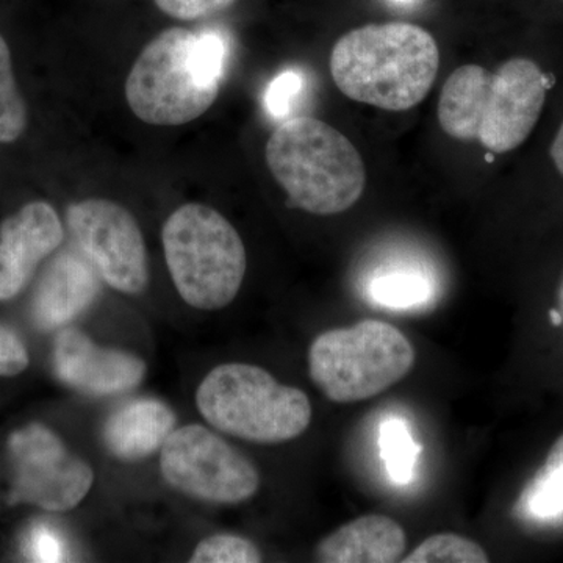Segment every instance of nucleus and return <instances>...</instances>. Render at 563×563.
<instances>
[{"mask_svg":"<svg viewBox=\"0 0 563 563\" xmlns=\"http://www.w3.org/2000/svg\"><path fill=\"white\" fill-rule=\"evenodd\" d=\"M548 90L547 74L529 58H510L495 73L463 65L444 81L440 128L451 139L476 141L492 154H507L536 129Z\"/></svg>","mask_w":563,"mask_h":563,"instance_id":"nucleus-1","label":"nucleus"},{"mask_svg":"<svg viewBox=\"0 0 563 563\" xmlns=\"http://www.w3.org/2000/svg\"><path fill=\"white\" fill-rule=\"evenodd\" d=\"M439 66L431 33L401 21L344 33L329 62L333 84L346 98L388 111L410 110L424 101Z\"/></svg>","mask_w":563,"mask_h":563,"instance_id":"nucleus-2","label":"nucleus"},{"mask_svg":"<svg viewBox=\"0 0 563 563\" xmlns=\"http://www.w3.org/2000/svg\"><path fill=\"white\" fill-rule=\"evenodd\" d=\"M265 158L291 206L307 213H343L365 191L361 152L342 132L317 118L282 121L266 143Z\"/></svg>","mask_w":563,"mask_h":563,"instance_id":"nucleus-3","label":"nucleus"},{"mask_svg":"<svg viewBox=\"0 0 563 563\" xmlns=\"http://www.w3.org/2000/svg\"><path fill=\"white\" fill-rule=\"evenodd\" d=\"M162 242L174 285L188 306L211 312L236 298L246 276V247L220 211L185 203L166 220Z\"/></svg>","mask_w":563,"mask_h":563,"instance_id":"nucleus-4","label":"nucleus"},{"mask_svg":"<svg viewBox=\"0 0 563 563\" xmlns=\"http://www.w3.org/2000/svg\"><path fill=\"white\" fill-rule=\"evenodd\" d=\"M196 404L218 431L258 444L298 439L309 429L313 415L306 393L246 363L211 369L196 391Z\"/></svg>","mask_w":563,"mask_h":563,"instance_id":"nucleus-5","label":"nucleus"},{"mask_svg":"<svg viewBox=\"0 0 563 563\" xmlns=\"http://www.w3.org/2000/svg\"><path fill=\"white\" fill-rule=\"evenodd\" d=\"M413 365L410 340L395 325L379 320L322 332L309 350L313 384L336 404L374 398L401 383Z\"/></svg>","mask_w":563,"mask_h":563,"instance_id":"nucleus-6","label":"nucleus"},{"mask_svg":"<svg viewBox=\"0 0 563 563\" xmlns=\"http://www.w3.org/2000/svg\"><path fill=\"white\" fill-rule=\"evenodd\" d=\"M192 33L168 29L133 63L125 80V99L133 114L146 124H188L217 101L221 85L206 79L192 60Z\"/></svg>","mask_w":563,"mask_h":563,"instance_id":"nucleus-7","label":"nucleus"},{"mask_svg":"<svg viewBox=\"0 0 563 563\" xmlns=\"http://www.w3.org/2000/svg\"><path fill=\"white\" fill-rule=\"evenodd\" d=\"M166 483L201 501L240 504L261 488L257 468L220 435L199 424L174 429L162 446Z\"/></svg>","mask_w":563,"mask_h":563,"instance_id":"nucleus-8","label":"nucleus"},{"mask_svg":"<svg viewBox=\"0 0 563 563\" xmlns=\"http://www.w3.org/2000/svg\"><path fill=\"white\" fill-rule=\"evenodd\" d=\"M9 451L13 503L66 512L84 501L95 483L91 466L70 453L60 437L44 426L31 424L14 432Z\"/></svg>","mask_w":563,"mask_h":563,"instance_id":"nucleus-9","label":"nucleus"},{"mask_svg":"<svg viewBox=\"0 0 563 563\" xmlns=\"http://www.w3.org/2000/svg\"><path fill=\"white\" fill-rule=\"evenodd\" d=\"M66 218L80 251L110 287L132 296L146 290V243L131 211L107 199H87L69 206Z\"/></svg>","mask_w":563,"mask_h":563,"instance_id":"nucleus-10","label":"nucleus"},{"mask_svg":"<svg viewBox=\"0 0 563 563\" xmlns=\"http://www.w3.org/2000/svg\"><path fill=\"white\" fill-rule=\"evenodd\" d=\"M54 369L63 384L85 395L113 396L139 387L146 363L129 352L99 346L76 329H66L55 340Z\"/></svg>","mask_w":563,"mask_h":563,"instance_id":"nucleus-11","label":"nucleus"},{"mask_svg":"<svg viewBox=\"0 0 563 563\" xmlns=\"http://www.w3.org/2000/svg\"><path fill=\"white\" fill-rule=\"evenodd\" d=\"M63 236L60 217L43 201L27 203L0 224V301L20 295Z\"/></svg>","mask_w":563,"mask_h":563,"instance_id":"nucleus-12","label":"nucleus"},{"mask_svg":"<svg viewBox=\"0 0 563 563\" xmlns=\"http://www.w3.org/2000/svg\"><path fill=\"white\" fill-rule=\"evenodd\" d=\"M101 290L98 272L87 257L66 251L47 266L33 296V320L55 331L84 313Z\"/></svg>","mask_w":563,"mask_h":563,"instance_id":"nucleus-13","label":"nucleus"},{"mask_svg":"<svg viewBox=\"0 0 563 563\" xmlns=\"http://www.w3.org/2000/svg\"><path fill=\"white\" fill-rule=\"evenodd\" d=\"M407 548L402 526L390 517L373 514L357 518L321 540L317 561L325 563H393Z\"/></svg>","mask_w":563,"mask_h":563,"instance_id":"nucleus-14","label":"nucleus"},{"mask_svg":"<svg viewBox=\"0 0 563 563\" xmlns=\"http://www.w3.org/2000/svg\"><path fill=\"white\" fill-rule=\"evenodd\" d=\"M174 426L176 413L165 402L133 399L111 413L103 426V442L114 457L141 461L163 446Z\"/></svg>","mask_w":563,"mask_h":563,"instance_id":"nucleus-15","label":"nucleus"},{"mask_svg":"<svg viewBox=\"0 0 563 563\" xmlns=\"http://www.w3.org/2000/svg\"><path fill=\"white\" fill-rule=\"evenodd\" d=\"M523 509L539 520L563 515V433L548 453L547 462L523 493Z\"/></svg>","mask_w":563,"mask_h":563,"instance_id":"nucleus-16","label":"nucleus"},{"mask_svg":"<svg viewBox=\"0 0 563 563\" xmlns=\"http://www.w3.org/2000/svg\"><path fill=\"white\" fill-rule=\"evenodd\" d=\"M25 125L27 109L14 79L9 44L0 35V143L20 139Z\"/></svg>","mask_w":563,"mask_h":563,"instance_id":"nucleus-17","label":"nucleus"},{"mask_svg":"<svg viewBox=\"0 0 563 563\" xmlns=\"http://www.w3.org/2000/svg\"><path fill=\"white\" fill-rule=\"evenodd\" d=\"M404 563H487L488 555L481 544L457 536L435 533L402 559Z\"/></svg>","mask_w":563,"mask_h":563,"instance_id":"nucleus-18","label":"nucleus"},{"mask_svg":"<svg viewBox=\"0 0 563 563\" xmlns=\"http://www.w3.org/2000/svg\"><path fill=\"white\" fill-rule=\"evenodd\" d=\"M420 450L402 421L393 418L384 422L380 429V453L395 483L407 484L412 479V470Z\"/></svg>","mask_w":563,"mask_h":563,"instance_id":"nucleus-19","label":"nucleus"},{"mask_svg":"<svg viewBox=\"0 0 563 563\" xmlns=\"http://www.w3.org/2000/svg\"><path fill=\"white\" fill-rule=\"evenodd\" d=\"M191 54L203 77L221 85L231 58V41L225 33L213 29L192 33Z\"/></svg>","mask_w":563,"mask_h":563,"instance_id":"nucleus-20","label":"nucleus"},{"mask_svg":"<svg viewBox=\"0 0 563 563\" xmlns=\"http://www.w3.org/2000/svg\"><path fill=\"white\" fill-rule=\"evenodd\" d=\"M262 553L251 540L232 533H217L207 537L196 547L192 563H257Z\"/></svg>","mask_w":563,"mask_h":563,"instance_id":"nucleus-21","label":"nucleus"},{"mask_svg":"<svg viewBox=\"0 0 563 563\" xmlns=\"http://www.w3.org/2000/svg\"><path fill=\"white\" fill-rule=\"evenodd\" d=\"M372 295L383 306L410 307L428 299L429 285L417 274L393 273L373 282Z\"/></svg>","mask_w":563,"mask_h":563,"instance_id":"nucleus-22","label":"nucleus"},{"mask_svg":"<svg viewBox=\"0 0 563 563\" xmlns=\"http://www.w3.org/2000/svg\"><path fill=\"white\" fill-rule=\"evenodd\" d=\"M306 88V77L299 69H285L277 74L263 95L266 113L276 121H285L298 106Z\"/></svg>","mask_w":563,"mask_h":563,"instance_id":"nucleus-23","label":"nucleus"},{"mask_svg":"<svg viewBox=\"0 0 563 563\" xmlns=\"http://www.w3.org/2000/svg\"><path fill=\"white\" fill-rule=\"evenodd\" d=\"M25 550L35 562H63L68 558V544L62 533L46 523L33 526Z\"/></svg>","mask_w":563,"mask_h":563,"instance_id":"nucleus-24","label":"nucleus"},{"mask_svg":"<svg viewBox=\"0 0 563 563\" xmlns=\"http://www.w3.org/2000/svg\"><path fill=\"white\" fill-rule=\"evenodd\" d=\"M157 9L174 20L196 21L231 9L239 0H154Z\"/></svg>","mask_w":563,"mask_h":563,"instance_id":"nucleus-25","label":"nucleus"},{"mask_svg":"<svg viewBox=\"0 0 563 563\" xmlns=\"http://www.w3.org/2000/svg\"><path fill=\"white\" fill-rule=\"evenodd\" d=\"M29 366V352L20 336L0 324V376L11 377Z\"/></svg>","mask_w":563,"mask_h":563,"instance_id":"nucleus-26","label":"nucleus"},{"mask_svg":"<svg viewBox=\"0 0 563 563\" xmlns=\"http://www.w3.org/2000/svg\"><path fill=\"white\" fill-rule=\"evenodd\" d=\"M551 158H553L555 169L563 177V122L555 133L553 144H551Z\"/></svg>","mask_w":563,"mask_h":563,"instance_id":"nucleus-27","label":"nucleus"},{"mask_svg":"<svg viewBox=\"0 0 563 563\" xmlns=\"http://www.w3.org/2000/svg\"><path fill=\"white\" fill-rule=\"evenodd\" d=\"M550 317H551V322H553L554 325L562 324V322H563L562 314H561V312H559V310H551Z\"/></svg>","mask_w":563,"mask_h":563,"instance_id":"nucleus-28","label":"nucleus"},{"mask_svg":"<svg viewBox=\"0 0 563 563\" xmlns=\"http://www.w3.org/2000/svg\"><path fill=\"white\" fill-rule=\"evenodd\" d=\"M558 301H559V312H561L562 320H563V276H562L561 285H559Z\"/></svg>","mask_w":563,"mask_h":563,"instance_id":"nucleus-29","label":"nucleus"},{"mask_svg":"<svg viewBox=\"0 0 563 563\" xmlns=\"http://www.w3.org/2000/svg\"><path fill=\"white\" fill-rule=\"evenodd\" d=\"M398 2H407V0H398Z\"/></svg>","mask_w":563,"mask_h":563,"instance_id":"nucleus-30","label":"nucleus"}]
</instances>
